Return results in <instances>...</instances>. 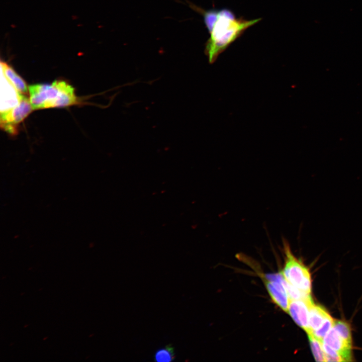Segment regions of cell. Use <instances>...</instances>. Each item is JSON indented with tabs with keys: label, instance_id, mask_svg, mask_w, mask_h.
Returning <instances> with one entry per match:
<instances>
[{
	"label": "cell",
	"instance_id": "obj_1",
	"mask_svg": "<svg viewBox=\"0 0 362 362\" xmlns=\"http://www.w3.org/2000/svg\"><path fill=\"white\" fill-rule=\"evenodd\" d=\"M190 6L202 15L210 33L205 44V53L210 64L215 62L219 56L246 29L261 20H247L237 18L232 12L226 9L205 10L192 4Z\"/></svg>",
	"mask_w": 362,
	"mask_h": 362
},
{
	"label": "cell",
	"instance_id": "obj_2",
	"mask_svg": "<svg viewBox=\"0 0 362 362\" xmlns=\"http://www.w3.org/2000/svg\"><path fill=\"white\" fill-rule=\"evenodd\" d=\"M28 90L33 109L64 107L79 103L73 87L63 80H55L51 84L31 85Z\"/></svg>",
	"mask_w": 362,
	"mask_h": 362
},
{
	"label": "cell",
	"instance_id": "obj_3",
	"mask_svg": "<svg viewBox=\"0 0 362 362\" xmlns=\"http://www.w3.org/2000/svg\"><path fill=\"white\" fill-rule=\"evenodd\" d=\"M285 264L282 273L285 279L300 290L310 294L311 279L309 269L293 254L288 243L284 241Z\"/></svg>",
	"mask_w": 362,
	"mask_h": 362
},
{
	"label": "cell",
	"instance_id": "obj_4",
	"mask_svg": "<svg viewBox=\"0 0 362 362\" xmlns=\"http://www.w3.org/2000/svg\"><path fill=\"white\" fill-rule=\"evenodd\" d=\"M18 103L11 109L1 113V126L6 132L16 134L17 126L33 110L29 99L18 94Z\"/></svg>",
	"mask_w": 362,
	"mask_h": 362
},
{
	"label": "cell",
	"instance_id": "obj_5",
	"mask_svg": "<svg viewBox=\"0 0 362 362\" xmlns=\"http://www.w3.org/2000/svg\"><path fill=\"white\" fill-rule=\"evenodd\" d=\"M313 300H290L287 312L294 322L307 333L310 332L309 313Z\"/></svg>",
	"mask_w": 362,
	"mask_h": 362
},
{
	"label": "cell",
	"instance_id": "obj_6",
	"mask_svg": "<svg viewBox=\"0 0 362 362\" xmlns=\"http://www.w3.org/2000/svg\"><path fill=\"white\" fill-rule=\"evenodd\" d=\"M277 282L264 279V284L269 295L278 307L287 312L290 299L283 282Z\"/></svg>",
	"mask_w": 362,
	"mask_h": 362
},
{
	"label": "cell",
	"instance_id": "obj_7",
	"mask_svg": "<svg viewBox=\"0 0 362 362\" xmlns=\"http://www.w3.org/2000/svg\"><path fill=\"white\" fill-rule=\"evenodd\" d=\"M323 341L336 351L345 361L352 360V345L343 340L333 327L325 336Z\"/></svg>",
	"mask_w": 362,
	"mask_h": 362
},
{
	"label": "cell",
	"instance_id": "obj_8",
	"mask_svg": "<svg viewBox=\"0 0 362 362\" xmlns=\"http://www.w3.org/2000/svg\"><path fill=\"white\" fill-rule=\"evenodd\" d=\"M1 69L6 79L20 94L26 95L28 92L27 84L10 66L1 61Z\"/></svg>",
	"mask_w": 362,
	"mask_h": 362
},
{
	"label": "cell",
	"instance_id": "obj_9",
	"mask_svg": "<svg viewBox=\"0 0 362 362\" xmlns=\"http://www.w3.org/2000/svg\"><path fill=\"white\" fill-rule=\"evenodd\" d=\"M329 315L323 307L315 305L314 303L311 304L309 313V332L318 329Z\"/></svg>",
	"mask_w": 362,
	"mask_h": 362
},
{
	"label": "cell",
	"instance_id": "obj_10",
	"mask_svg": "<svg viewBox=\"0 0 362 362\" xmlns=\"http://www.w3.org/2000/svg\"><path fill=\"white\" fill-rule=\"evenodd\" d=\"M311 349L317 361H325V353L322 347V341L316 338L311 332L307 333Z\"/></svg>",
	"mask_w": 362,
	"mask_h": 362
},
{
	"label": "cell",
	"instance_id": "obj_11",
	"mask_svg": "<svg viewBox=\"0 0 362 362\" xmlns=\"http://www.w3.org/2000/svg\"><path fill=\"white\" fill-rule=\"evenodd\" d=\"M333 327L343 340L352 345L351 332L350 326L347 323L341 320H334Z\"/></svg>",
	"mask_w": 362,
	"mask_h": 362
},
{
	"label": "cell",
	"instance_id": "obj_12",
	"mask_svg": "<svg viewBox=\"0 0 362 362\" xmlns=\"http://www.w3.org/2000/svg\"><path fill=\"white\" fill-rule=\"evenodd\" d=\"M155 360L158 362H169L175 358L173 347L167 345L163 348L158 349L154 355Z\"/></svg>",
	"mask_w": 362,
	"mask_h": 362
},
{
	"label": "cell",
	"instance_id": "obj_13",
	"mask_svg": "<svg viewBox=\"0 0 362 362\" xmlns=\"http://www.w3.org/2000/svg\"><path fill=\"white\" fill-rule=\"evenodd\" d=\"M334 320L329 315L322 323L320 327L311 333L318 340L322 341L324 337L332 328Z\"/></svg>",
	"mask_w": 362,
	"mask_h": 362
},
{
	"label": "cell",
	"instance_id": "obj_14",
	"mask_svg": "<svg viewBox=\"0 0 362 362\" xmlns=\"http://www.w3.org/2000/svg\"><path fill=\"white\" fill-rule=\"evenodd\" d=\"M322 344L325 353V361H345L344 359L336 351L325 343L323 341Z\"/></svg>",
	"mask_w": 362,
	"mask_h": 362
}]
</instances>
